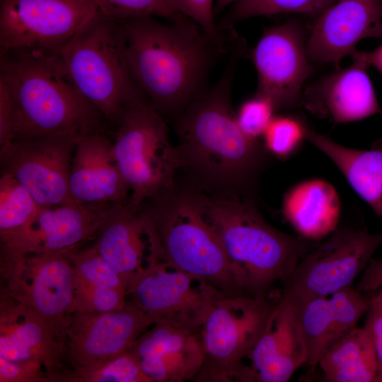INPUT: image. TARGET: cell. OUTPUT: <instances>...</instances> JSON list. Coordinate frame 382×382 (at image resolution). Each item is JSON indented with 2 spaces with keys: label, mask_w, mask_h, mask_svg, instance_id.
<instances>
[{
  "label": "cell",
  "mask_w": 382,
  "mask_h": 382,
  "mask_svg": "<svg viewBox=\"0 0 382 382\" xmlns=\"http://www.w3.org/2000/svg\"><path fill=\"white\" fill-rule=\"evenodd\" d=\"M340 201L334 186L323 179L303 181L284 195L282 213L299 236L320 241L336 230Z\"/></svg>",
  "instance_id": "25"
},
{
  "label": "cell",
  "mask_w": 382,
  "mask_h": 382,
  "mask_svg": "<svg viewBox=\"0 0 382 382\" xmlns=\"http://www.w3.org/2000/svg\"><path fill=\"white\" fill-rule=\"evenodd\" d=\"M69 190L74 201L82 204L129 202L130 188L115 158L112 141L101 131L78 140Z\"/></svg>",
  "instance_id": "23"
},
{
  "label": "cell",
  "mask_w": 382,
  "mask_h": 382,
  "mask_svg": "<svg viewBox=\"0 0 382 382\" xmlns=\"http://www.w3.org/2000/svg\"><path fill=\"white\" fill-rule=\"evenodd\" d=\"M277 296L226 295L215 303L199 330L205 358L194 381L226 382L263 333Z\"/></svg>",
  "instance_id": "10"
},
{
  "label": "cell",
  "mask_w": 382,
  "mask_h": 382,
  "mask_svg": "<svg viewBox=\"0 0 382 382\" xmlns=\"http://www.w3.org/2000/svg\"><path fill=\"white\" fill-rule=\"evenodd\" d=\"M40 207L17 180L1 173L0 238L8 236L26 225Z\"/></svg>",
  "instance_id": "30"
},
{
  "label": "cell",
  "mask_w": 382,
  "mask_h": 382,
  "mask_svg": "<svg viewBox=\"0 0 382 382\" xmlns=\"http://www.w3.org/2000/svg\"><path fill=\"white\" fill-rule=\"evenodd\" d=\"M171 10L195 23L212 40L226 50L230 35L219 29L215 21L214 0H167Z\"/></svg>",
  "instance_id": "35"
},
{
  "label": "cell",
  "mask_w": 382,
  "mask_h": 382,
  "mask_svg": "<svg viewBox=\"0 0 382 382\" xmlns=\"http://www.w3.org/2000/svg\"><path fill=\"white\" fill-rule=\"evenodd\" d=\"M65 357L64 331L1 290L0 357L39 363L54 382H71L73 371L62 364Z\"/></svg>",
  "instance_id": "18"
},
{
  "label": "cell",
  "mask_w": 382,
  "mask_h": 382,
  "mask_svg": "<svg viewBox=\"0 0 382 382\" xmlns=\"http://www.w3.org/2000/svg\"><path fill=\"white\" fill-rule=\"evenodd\" d=\"M115 127L114 154L130 188L129 203L138 209L174 187L179 154L162 114L146 99L129 106Z\"/></svg>",
  "instance_id": "7"
},
{
  "label": "cell",
  "mask_w": 382,
  "mask_h": 382,
  "mask_svg": "<svg viewBox=\"0 0 382 382\" xmlns=\"http://www.w3.org/2000/svg\"><path fill=\"white\" fill-rule=\"evenodd\" d=\"M73 249L27 253L1 243V290L64 331L74 313Z\"/></svg>",
  "instance_id": "8"
},
{
  "label": "cell",
  "mask_w": 382,
  "mask_h": 382,
  "mask_svg": "<svg viewBox=\"0 0 382 382\" xmlns=\"http://www.w3.org/2000/svg\"><path fill=\"white\" fill-rule=\"evenodd\" d=\"M1 382H54L48 370L33 361L16 362L0 357Z\"/></svg>",
  "instance_id": "37"
},
{
  "label": "cell",
  "mask_w": 382,
  "mask_h": 382,
  "mask_svg": "<svg viewBox=\"0 0 382 382\" xmlns=\"http://www.w3.org/2000/svg\"><path fill=\"white\" fill-rule=\"evenodd\" d=\"M274 105L267 98L255 93L241 105L236 119L245 134L257 139V137L262 136L274 117Z\"/></svg>",
  "instance_id": "36"
},
{
  "label": "cell",
  "mask_w": 382,
  "mask_h": 382,
  "mask_svg": "<svg viewBox=\"0 0 382 382\" xmlns=\"http://www.w3.org/2000/svg\"><path fill=\"white\" fill-rule=\"evenodd\" d=\"M79 139L53 135L10 141L0 146L1 173L17 180L40 207L74 203L69 178Z\"/></svg>",
  "instance_id": "13"
},
{
  "label": "cell",
  "mask_w": 382,
  "mask_h": 382,
  "mask_svg": "<svg viewBox=\"0 0 382 382\" xmlns=\"http://www.w3.org/2000/svg\"><path fill=\"white\" fill-rule=\"evenodd\" d=\"M382 286V257L371 259L359 279L356 289L362 292L375 291Z\"/></svg>",
  "instance_id": "39"
},
{
  "label": "cell",
  "mask_w": 382,
  "mask_h": 382,
  "mask_svg": "<svg viewBox=\"0 0 382 382\" xmlns=\"http://www.w3.org/2000/svg\"><path fill=\"white\" fill-rule=\"evenodd\" d=\"M101 14L122 21L127 18L152 16L172 21L179 17L170 8L167 0H93Z\"/></svg>",
  "instance_id": "34"
},
{
  "label": "cell",
  "mask_w": 382,
  "mask_h": 382,
  "mask_svg": "<svg viewBox=\"0 0 382 382\" xmlns=\"http://www.w3.org/2000/svg\"><path fill=\"white\" fill-rule=\"evenodd\" d=\"M363 294L350 284L328 296L330 311L340 337L357 327L358 320L367 313L370 300Z\"/></svg>",
  "instance_id": "33"
},
{
  "label": "cell",
  "mask_w": 382,
  "mask_h": 382,
  "mask_svg": "<svg viewBox=\"0 0 382 382\" xmlns=\"http://www.w3.org/2000/svg\"><path fill=\"white\" fill-rule=\"evenodd\" d=\"M303 91L301 105L312 114L335 123H348L382 114L368 67L359 58Z\"/></svg>",
  "instance_id": "22"
},
{
  "label": "cell",
  "mask_w": 382,
  "mask_h": 382,
  "mask_svg": "<svg viewBox=\"0 0 382 382\" xmlns=\"http://www.w3.org/2000/svg\"><path fill=\"white\" fill-rule=\"evenodd\" d=\"M306 138L332 161L355 192L382 219V139L370 149H352L309 127Z\"/></svg>",
  "instance_id": "26"
},
{
  "label": "cell",
  "mask_w": 382,
  "mask_h": 382,
  "mask_svg": "<svg viewBox=\"0 0 382 382\" xmlns=\"http://www.w3.org/2000/svg\"><path fill=\"white\" fill-rule=\"evenodd\" d=\"M97 12L93 0H0V50L59 54Z\"/></svg>",
  "instance_id": "11"
},
{
  "label": "cell",
  "mask_w": 382,
  "mask_h": 382,
  "mask_svg": "<svg viewBox=\"0 0 382 382\" xmlns=\"http://www.w3.org/2000/svg\"><path fill=\"white\" fill-rule=\"evenodd\" d=\"M12 107L9 95L0 83V146L11 139Z\"/></svg>",
  "instance_id": "40"
},
{
  "label": "cell",
  "mask_w": 382,
  "mask_h": 382,
  "mask_svg": "<svg viewBox=\"0 0 382 382\" xmlns=\"http://www.w3.org/2000/svg\"><path fill=\"white\" fill-rule=\"evenodd\" d=\"M240 52L214 86L178 116L181 168L214 193L250 197L267 161V149L240 127L231 89Z\"/></svg>",
  "instance_id": "1"
},
{
  "label": "cell",
  "mask_w": 382,
  "mask_h": 382,
  "mask_svg": "<svg viewBox=\"0 0 382 382\" xmlns=\"http://www.w3.org/2000/svg\"><path fill=\"white\" fill-rule=\"evenodd\" d=\"M72 382H151L130 350L91 369L73 371Z\"/></svg>",
  "instance_id": "32"
},
{
  "label": "cell",
  "mask_w": 382,
  "mask_h": 382,
  "mask_svg": "<svg viewBox=\"0 0 382 382\" xmlns=\"http://www.w3.org/2000/svg\"><path fill=\"white\" fill-rule=\"evenodd\" d=\"M364 328L370 335L378 361L380 381H382V314L369 307Z\"/></svg>",
  "instance_id": "38"
},
{
  "label": "cell",
  "mask_w": 382,
  "mask_h": 382,
  "mask_svg": "<svg viewBox=\"0 0 382 382\" xmlns=\"http://www.w3.org/2000/svg\"><path fill=\"white\" fill-rule=\"evenodd\" d=\"M382 245V232L337 228L299 261L279 295L301 304L353 284Z\"/></svg>",
  "instance_id": "9"
},
{
  "label": "cell",
  "mask_w": 382,
  "mask_h": 382,
  "mask_svg": "<svg viewBox=\"0 0 382 382\" xmlns=\"http://www.w3.org/2000/svg\"><path fill=\"white\" fill-rule=\"evenodd\" d=\"M369 37L382 38V0H337L316 17L307 36V54L311 62L338 69Z\"/></svg>",
  "instance_id": "19"
},
{
  "label": "cell",
  "mask_w": 382,
  "mask_h": 382,
  "mask_svg": "<svg viewBox=\"0 0 382 382\" xmlns=\"http://www.w3.org/2000/svg\"><path fill=\"white\" fill-rule=\"evenodd\" d=\"M318 365L325 381H381L373 344L364 327H355L336 339Z\"/></svg>",
  "instance_id": "27"
},
{
  "label": "cell",
  "mask_w": 382,
  "mask_h": 382,
  "mask_svg": "<svg viewBox=\"0 0 382 382\" xmlns=\"http://www.w3.org/2000/svg\"><path fill=\"white\" fill-rule=\"evenodd\" d=\"M306 40L303 26L291 21L266 28L250 52L258 79L255 93L275 110L301 105L304 83L313 71Z\"/></svg>",
  "instance_id": "14"
},
{
  "label": "cell",
  "mask_w": 382,
  "mask_h": 382,
  "mask_svg": "<svg viewBox=\"0 0 382 382\" xmlns=\"http://www.w3.org/2000/svg\"><path fill=\"white\" fill-rule=\"evenodd\" d=\"M71 257L74 267V312L100 313L126 306V284L94 245L73 249Z\"/></svg>",
  "instance_id": "24"
},
{
  "label": "cell",
  "mask_w": 382,
  "mask_h": 382,
  "mask_svg": "<svg viewBox=\"0 0 382 382\" xmlns=\"http://www.w3.org/2000/svg\"><path fill=\"white\" fill-rule=\"evenodd\" d=\"M154 323L130 300L117 311L74 312L64 329L66 357L73 371L96 367L129 350Z\"/></svg>",
  "instance_id": "16"
},
{
  "label": "cell",
  "mask_w": 382,
  "mask_h": 382,
  "mask_svg": "<svg viewBox=\"0 0 382 382\" xmlns=\"http://www.w3.org/2000/svg\"><path fill=\"white\" fill-rule=\"evenodd\" d=\"M226 296L202 278L160 262L127 287V296L154 323L199 330L215 303Z\"/></svg>",
  "instance_id": "12"
},
{
  "label": "cell",
  "mask_w": 382,
  "mask_h": 382,
  "mask_svg": "<svg viewBox=\"0 0 382 382\" xmlns=\"http://www.w3.org/2000/svg\"><path fill=\"white\" fill-rule=\"evenodd\" d=\"M93 244L128 287L164 260L155 226L129 202L109 204Z\"/></svg>",
  "instance_id": "15"
},
{
  "label": "cell",
  "mask_w": 382,
  "mask_h": 382,
  "mask_svg": "<svg viewBox=\"0 0 382 382\" xmlns=\"http://www.w3.org/2000/svg\"><path fill=\"white\" fill-rule=\"evenodd\" d=\"M337 0H242L233 4L219 28L228 30L242 20L260 16L299 13L317 17Z\"/></svg>",
  "instance_id": "29"
},
{
  "label": "cell",
  "mask_w": 382,
  "mask_h": 382,
  "mask_svg": "<svg viewBox=\"0 0 382 382\" xmlns=\"http://www.w3.org/2000/svg\"><path fill=\"white\" fill-rule=\"evenodd\" d=\"M59 55L79 92L110 124L115 126L129 106L146 99L127 60L120 21L98 11Z\"/></svg>",
  "instance_id": "5"
},
{
  "label": "cell",
  "mask_w": 382,
  "mask_h": 382,
  "mask_svg": "<svg viewBox=\"0 0 382 382\" xmlns=\"http://www.w3.org/2000/svg\"><path fill=\"white\" fill-rule=\"evenodd\" d=\"M0 83L11 102L10 141L53 135L80 139L101 131L105 120L79 92L59 54L1 51Z\"/></svg>",
  "instance_id": "3"
},
{
  "label": "cell",
  "mask_w": 382,
  "mask_h": 382,
  "mask_svg": "<svg viewBox=\"0 0 382 382\" xmlns=\"http://www.w3.org/2000/svg\"><path fill=\"white\" fill-rule=\"evenodd\" d=\"M297 305L299 323L307 352L306 364L313 369L340 336L335 328L328 296L315 297Z\"/></svg>",
  "instance_id": "28"
},
{
  "label": "cell",
  "mask_w": 382,
  "mask_h": 382,
  "mask_svg": "<svg viewBox=\"0 0 382 382\" xmlns=\"http://www.w3.org/2000/svg\"><path fill=\"white\" fill-rule=\"evenodd\" d=\"M352 57L359 58L368 68L373 66L382 74V43L371 52L357 50L350 57Z\"/></svg>",
  "instance_id": "41"
},
{
  "label": "cell",
  "mask_w": 382,
  "mask_h": 382,
  "mask_svg": "<svg viewBox=\"0 0 382 382\" xmlns=\"http://www.w3.org/2000/svg\"><path fill=\"white\" fill-rule=\"evenodd\" d=\"M198 197L245 295L272 296L275 285L283 284L293 274L301 258L318 241L275 228L250 197L217 193L208 196L198 191Z\"/></svg>",
  "instance_id": "4"
},
{
  "label": "cell",
  "mask_w": 382,
  "mask_h": 382,
  "mask_svg": "<svg viewBox=\"0 0 382 382\" xmlns=\"http://www.w3.org/2000/svg\"><path fill=\"white\" fill-rule=\"evenodd\" d=\"M242 0H216L214 3V15L215 16L222 12L230 4H234Z\"/></svg>",
  "instance_id": "43"
},
{
  "label": "cell",
  "mask_w": 382,
  "mask_h": 382,
  "mask_svg": "<svg viewBox=\"0 0 382 382\" xmlns=\"http://www.w3.org/2000/svg\"><path fill=\"white\" fill-rule=\"evenodd\" d=\"M151 382L195 381L205 358L199 330L155 323L129 349Z\"/></svg>",
  "instance_id": "21"
},
{
  "label": "cell",
  "mask_w": 382,
  "mask_h": 382,
  "mask_svg": "<svg viewBox=\"0 0 382 382\" xmlns=\"http://www.w3.org/2000/svg\"><path fill=\"white\" fill-rule=\"evenodd\" d=\"M308 126L295 115L274 117L262 136L264 146L275 156L284 158L293 155L306 140Z\"/></svg>",
  "instance_id": "31"
},
{
  "label": "cell",
  "mask_w": 382,
  "mask_h": 382,
  "mask_svg": "<svg viewBox=\"0 0 382 382\" xmlns=\"http://www.w3.org/2000/svg\"><path fill=\"white\" fill-rule=\"evenodd\" d=\"M376 291H377L376 293L374 295H373L371 298H369V300H370L369 307L377 310L382 314V286H381Z\"/></svg>",
  "instance_id": "42"
},
{
  "label": "cell",
  "mask_w": 382,
  "mask_h": 382,
  "mask_svg": "<svg viewBox=\"0 0 382 382\" xmlns=\"http://www.w3.org/2000/svg\"><path fill=\"white\" fill-rule=\"evenodd\" d=\"M109 204L74 202L41 207L26 225L0 238L1 243L27 253H55L81 247L96 237Z\"/></svg>",
  "instance_id": "20"
},
{
  "label": "cell",
  "mask_w": 382,
  "mask_h": 382,
  "mask_svg": "<svg viewBox=\"0 0 382 382\" xmlns=\"http://www.w3.org/2000/svg\"><path fill=\"white\" fill-rule=\"evenodd\" d=\"M306 361L298 305L279 293L263 333L226 382H285Z\"/></svg>",
  "instance_id": "17"
},
{
  "label": "cell",
  "mask_w": 382,
  "mask_h": 382,
  "mask_svg": "<svg viewBox=\"0 0 382 382\" xmlns=\"http://www.w3.org/2000/svg\"><path fill=\"white\" fill-rule=\"evenodd\" d=\"M139 208L152 220L166 262L202 278L226 295H245L219 236L204 215L198 191L173 187Z\"/></svg>",
  "instance_id": "6"
},
{
  "label": "cell",
  "mask_w": 382,
  "mask_h": 382,
  "mask_svg": "<svg viewBox=\"0 0 382 382\" xmlns=\"http://www.w3.org/2000/svg\"><path fill=\"white\" fill-rule=\"evenodd\" d=\"M152 16L120 21L131 72L148 102L178 116L204 89L216 56L226 50L184 16L163 23Z\"/></svg>",
  "instance_id": "2"
}]
</instances>
